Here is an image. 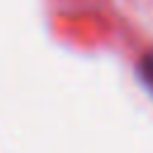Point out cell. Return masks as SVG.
Wrapping results in <instances>:
<instances>
[{
	"label": "cell",
	"instance_id": "1",
	"mask_svg": "<svg viewBox=\"0 0 153 153\" xmlns=\"http://www.w3.org/2000/svg\"><path fill=\"white\" fill-rule=\"evenodd\" d=\"M141 76H143V81L153 88V53H148V55L141 60Z\"/></svg>",
	"mask_w": 153,
	"mask_h": 153
}]
</instances>
